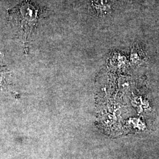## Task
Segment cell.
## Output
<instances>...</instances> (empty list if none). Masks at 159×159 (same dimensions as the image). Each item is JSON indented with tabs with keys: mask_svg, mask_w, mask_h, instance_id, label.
<instances>
[{
	"mask_svg": "<svg viewBox=\"0 0 159 159\" xmlns=\"http://www.w3.org/2000/svg\"><path fill=\"white\" fill-rule=\"evenodd\" d=\"M18 30L25 37L30 35L35 26L38 10L28 1L13 9L10 14Z\"/></svg>",
	"mask_w": 159,
	"mask_h": 159,
	"instance_id": "6da1fadb",
	"label": "cell"
},
{
	"mask_svg": "<svg viewBox=\"0 0 159 159\" xmlns=\"http://www.w3.org/2000/svg\"><path fill=\"white\" fill-rule=\"evenodd\" d=\"M92 7L100 15H105L111 11V6L108 0H92Z\"/></svg>",
	"mask_w": 159,
	"mask_h": 159,
	"instance_id": "7a4b0ae2",
	"label": "cell"
}]
</instances>
